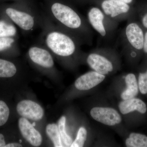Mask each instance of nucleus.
I'll return each instance as SVG.
<instances>
[{
    "mask_svg": "<svg viewBox=\"0 0 147 147\" xmlns=\"http://www.w3.org/2000/svg\"><path fill=\"white\" fill-rule=\"evenodd\" d=\"M100 7V9L106 16L116 22L119 19H125L130 14L131 7L129 4L119 1L104 0Z\"/></svg>",
    "mask_w": 147,
    "mask_h": 147,
    "instance_id": "7",
    "label": "nucleus"
},
{
    "mask_svg": "<svg viewBox=\"0 0 147 147\" xmlns=\"http://www.w3.org/2000/svg\"><path fill=\"white\" fill-rule=\"evenodd\" d=\"M29 59L35 65L43 69L50 70L55 66L53 55L42 43L34 44L28 50Z\"/></svg>",
    "mask_w": 147,
    "mask_h": 147,
    "instance_id": "6",
    "label": "nucleus"
},
{
    "mask_svg": "<svg viewBox=\"0 0 147 147\" xmlns=\"http://www.w3.org/2000/svg\"><path fill=\"white\" fill-rule=\"evenodd\" d=\"M90 113L95 120L108 126L118 124L122 121L120 115L113 108L94 107L92 108Z\"/></svg>",
    "mask_w": 147,
    "mask_h": 147,
    "instance_id": "8",
    "label": "nucleus"
},
{
    "mask_svg": "<svg viewBox=\"0 0 147 147\" xmlns=\"http://www.w3.org/2000/svg\"><path fill=\"white\" fill-rule=\"evenodd\" d=\"M119 108L123 115H126L134 111L144 114L147 110L146 103L141 99L135 97L121 101L119 103Z\"/></svg>",
    "mask_w": 147,
    "mask_h": 147,
    "instance_id": "14",
    "label": "nucleus"
},
{
    "mask_svg": "<svg viewBox=\"0 0 147 147\" xmlns=\"http://www.w3.org/2000/svg\"><path fill=\"white\" fill-rule=\"evenodd\" d=\"M144 33L138 23L134 21L129 23L123 34L124 47L143 51Z\"/></svg>",
    "mask_w": 147,
    "mask_h": 147,
    "instance_id": "5",
    "label": "nucleus"
},
{
    "mask_svg": "<svg viewBox=\"0 0 147 147\" xmlns=\"http://www.w3.org/2000/svg\"><path fill=\"white\" fill-rule=\"evenodd\" d=\"M141 18L142 26L147 30V11L142 13Z\"/></svg>",
    "mask_w": 147,
    "mask_h": 147,
    "instance_id": "22",
    "label": "nucleus"
},
{
    "mask_svg": "<svg viewBox=\"0 0 147 147\" xmlns=\"http://www.w3.org/2000/svg\"><path fill=\"white\" fill-rule=\"evenodd\" d=\"M0 18L16 25L24 32L28 33L36 29L42 28L47 16L45 13L27 6L0 4Z\"/></svg>",
    "mask_w": 147,
    "mask_h": 147,
    "instance_id": "3",
    "label": "nucleus"
},
{
    "mask_svg": "<svg viewBox=\"0 0 147 147\" xmlns=\"http://www.w3.org/2000/svg\"><path fill=\"white\" fill-rule=\"evenodd\" d=\"M66 118L65 116L61 117L58 122V128L61 138L64 144L67 147H70L73 143L71 137L67 133L65 129Z\"/></svg>",
    "mask_w": 147,
    "mask_h": 147,
    "instance_id": "18",
    "label": "nucleus"
},
{
    "mask_svg": "<svg viewBox=\"0 0 147 147\" xmlns=\"http://www.w3.org/2000/svg\"><path fill=\"white\" fill-rule=\"evenodd\" d=\"M86 61L88 65L93 71L102 75L109 74L114 69L112 62L107 57L98 52H93L89 54Z\"/></svg>",
    "mask_w": 147,
    "mask_h": 147,
    "instance_id": "9",
    "label": "nucleus"
},
{
    "mask_svg": "<svg viewBox=\"0 0 147 147\" xmlns=\"http://www.w3.org/2000/svg\"><path fill=\"white\" fill-rule=\"evenodd\" d=\"M41 30L40 42L47 47L52 55L66 59L72 57L79 53L82 44L81 40L54 24L48 16Z\"/></svg>",
    "mask_w": 147,
    "mask_h": 147,
    "instance_id": "2",
    "label": "nucleus"
},
{
    "mask_svg": "<svg viewBox=\"0 0 147 147\" xmlns=\"http://www.w3.org/2000/svg\"><path fill=\"white\" fill-rule=\"evenodd\" d=\"M18 125L22 136L31 145L33 146L38 147L41 144L42 137L40 133L27 119L23 117L19 118Z\"/></svg>",
    "mask_w": 147,
    "mask_h": 147,
    "instance_id": "11",
    "label": "nucleus"
},
{
    "mask_svg": "<svg viewBox=\"0 0 147 147\" xmlns=\"http://www.w3.org/2000/svg\"><path fill=\"white\" fill-rule=\"evenodd\" d=\"M45 13L53 23L76 36L82 43L90 42L91 31L89 24L73 7L55 1L50 3Z\"/></svg>",
    "mask_w": 147,
    "mask_h": 147,
    "instance_id": "1",
    "label": "nucleus"
},
{
    "mask_svg": "<svg viewBox=\"0 0 147 147\" xmlns=\"http://www.w3.org/2000/svg\"><path fill=\"white\" fill-rule=\"evenodd\" d=\"M19 53L16 36H0V56L10 57Z\"/></svg>",
    "mask_w": 147,
    "mask_h": 147,
    "instance_id": "13",
    "label": "nucleus"
},
{
    "mask_svg": "<svg viewBox=\"0 0 147 147\" xmlns=\"http://www.w3.org/2000/svg\"><path fill=\"white\" fill-rule=\"evenodd\" d=\"M6 1V0H0V3L2 2L3 1Z\"/></svg>",
    "mask_w": 147,
    "mask_h": 147,
    "instance_id": "26",
    "label": "nucleus"
},
{
    "mask_svg": "<svg viewBox=\"0 0 147 147\" xmlns=\"http://www.w3.org/2000/svg\"><path fill=\"white\" fill-rule=\"evenodd\" d=\"M22 145L17 142H11L7 144L6 147H21Z\"/></svg>",
    "mask_w": 147,
    "mask_h": 147,
    "instance_id": "24",
    "label": "nucleus"
},
{
    "mask_svg": "<svg viewBox=\"0 0 147 147\" xmlns=\"http://www.w3.org/2000/svg\"><path fill=\"white\" fill-rule=\"evenodd\" d=\"M9 115L10 110L7 103L3 100H0V127L7 123Z\"/></svg>",
    "mask_w": 147,
    "mask_h": 147,
    "instance_id": "19",
    "label": "nucleus"
},
{
    "mask_svg": "<svg viewBox=\"0 0 147 147\" xmlns=\"http://www.w3.org/2000/svg\"><path fill=\"white\" fill-rule=\"evenodd\" d=\"M115 1H119L123 2L128 4H130L133 2V0H115Z\"/></svg>",
    "mask_w": 147,
    "mask_h": 147,
    "instance_id": "25",
    "label": "nucleus"
},
{
    "mask_svg": "<svg viewBox=\"0 0 147 147\" xmlns=\"http://www.w3.org/2000/svg\"><path fill=\"white\" fill-rule=\"evenodd\" d=\"M87 131L83 127L79 129L76 139L72 143L70 147H82L84 146L85 142L86 140Z\"/></svg>",
    "mask_w": 147,
    "mask_h": 147,
    "instance_id": "20",
    "label": "nucleus"
},
{
    "mask_svg": "<svg viewBox=\"0 0 147 147\" xmlns=\"http://www.w3.org/2000/svg\"><path fill=\"white\" fill-rule=\"evenodd\" d=\"M127 88L121 95L123 100L133 98L137 96L139 93V86L136 76L133 73H129L125 77Z\"/></svg>",
    "mask_w": 147,
    "mask_h": 147,
    "instance_id": "15",
    "label": "nucleus"
},
{
    "mask_svg": "<svg viewBox=\"0 0 147 147\" xmlns=\"http://www.w3.org/2000/svg\"><path fill=\"white\" fill-rule=\"evenodd\" d=\"M143 52L145 54H147V30L144 33V40Z\"/></svg>",
    "mask_w": 147,
    "mask_h": 147,
    "instance_id": "23",
    "label": "nucleus"
},
{
    "mask_svg": "<svg viewBox=\"0 0 147 147\" xmlns=\"http://www.w3.org/2000/svg\"><path fill=\"white\" fill-rule=\"evenodd\" d=\"M139 91L143 94H147V69L145 72L139 73L138 78Z\"/></svg>",
    "mask_w": 147,
    "mask_h": 147,
    "instance_id": "21",
    "label": "nucleus"
},
{
    "mask_svg": "<svg viewBox=\"0 0 147 147\" xmlns=\"http://www.w3.org/2000/svg\"><path fill=\"white\" fill-rule=\"evenodd\" d=\"M47 136L51 139L55 147H63L61 138L59 131L58 125L55 123L49 124L46 127Z\"/></svg>",
    "mask_w": 147,
    "mask_h": 147,
    "instance_id": "17",
    "label": "nucleus"
},
{
    "mask_svg": "<svg viewBox=\"0 0 147 147\" xmlns=\"http://www.w3.org/2000/svg\"><path fill=\"white\" fill-rule=\"evenodd\" d=\"M125 144L127 147H147V136L132 132L126 139Z\"/></svg>",
    "mask_w": 147,
    "mask_h": 147,
    "instance_id": "16",
    "label": "nucleus"
},
{
    "mask_svg": "<svg viewBox=\"0 0 147 147\" xmlns=\"http://www.w3.org/2000/svg\"><path fill=\"white\" fill-rule=\"evenodd\" d=\"M18 115L34 121L40 120L44 116L43 108L36 102L30 100H21L16 106Z\"/></svg>",
    "mask_w": 147,
    "mask_h": 147,
    "instance_id": "10",
    "label": "nucleus"
},
{
    "mask_svg": "<svg viewBox=\"0 0 147 147\" xmlns=\"http://www.w3.org/2000/svg\"><path fill=\"white\" fill-rule=\"evenodd\" d=\"M87 18L91 26L103 37L108 36L117 22L108 18L100 8L95 7L89 10Z\"/></svg>",
    "mask_w": 147,
    "mask_h": 147,
    "instance_id": "4",
    "label": "nucleus"
},
{
    "mask_svg": "<svg viewBox=\"0 0 147 147\" xmlns=\"http://www.w3.org/2000/svg\"><path fill=\"white\" fill-rule=\"evenodd\" d=\"M105 75L94 71H89L77 78L75 82V86L80 90L91 89L104 81Z\"/></svg>",
    "mask_w": 147,
    "mask_h": 147,
    "instance_id": "12",
    "label": "nucleus"
}]
</instances>
